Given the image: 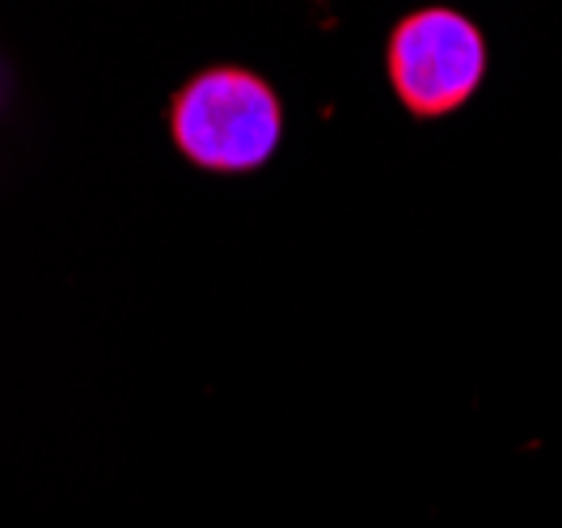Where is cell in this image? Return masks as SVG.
<instances>
[{
	"label": "cell",
	"instance_id": "6da1fadb",
	"mask_svg": "<svg viewBox=\"0 0 562 528\" xmlns=\"http://www.w3.org/2000/svg\"><path fill=\"white\" fill-rule=\"evenodd\" d=\"M169 132L187 161L216 173L267 166L280 148L283 111L276 89L250 68L216 64L178 89Z\"/></svg>",
	"mask_w": 562,
	"mask_h": 528
},
{
	"label": "cell",
	"instance_id": "7a4b0ae2",
	"mask_svg": "<svg viewBox=\"0 0 562 528\" xmlns=\"http://www.w3.org/2000/svg\"><path fill=\"white\" fill-rule=\"evenodd\" d=\"M486 72L479 26L452 9H419L402 18L390 38V81L402 106L419 119H440L470 102Z\"/></svg>",
	"mask_w": 562,
	"mask_h": 528
}]
</instances>
